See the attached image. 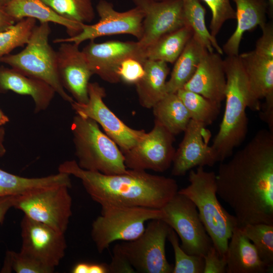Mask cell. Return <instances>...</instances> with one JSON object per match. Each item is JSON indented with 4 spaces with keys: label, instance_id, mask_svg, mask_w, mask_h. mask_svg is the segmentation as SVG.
I'll return each instance as SVG.
<instances>
[{
    "label": "cell",
    "instance_id": "e575fe53",
    "mask_svg": "<svg viewBox=\"0 0 273 273\" xmlns=\"http://www.w3.org/2000/svg\"><path fill=\"white\" fill-rule=\"evenodd\" d=\"M167 239L172 247L175 263L172 273H203L204 257L189 255L181 248L178 237L175 231L170 228Z\"/></svg>",
    "mask_w": 273,
    "mask_h": 273
},
{
    "label": "cell",
    "instance_id": "f546056e",
    "mask_svg": "<svg viewBox=\"0 0 273 273\" xmlns=\"http://www.w3.org/2000/svg\"><path fill=\"white\" fill-rule=\"evenodd\" d=\"M185 25L190 27L193 35L197 37L208 51L222 55L223 54L216 38L207 28L205 22L206 10L200 0H182Z\"/></svg>",
    "mask_w": 273,
    "mask_h": 273
},
{
    "label": "cell",
    "instance_id": "60d3db41",
    "mask_svg": "<svg viewBox=\"0 0 273 273\" xmlns=\"http://www.w3.org/2000/svg\"><path fill=\"white\" fill-rule=\"evenodd\" d=\"M109 273H132L134 269L125 257L115 247L113 249L111 261L108 264Z\"/></svg>",
    "mask_w": 273,
    "mask_h": 273
},
{
    "label": "cell",
    "instance_id": "b9f144b4",
    "mask_svg": "<svg viewBox=\"0 0 273 273\" xmlns=\"http://www.w3.org/2000/svg\"><path fill=\"white\" fill-rule=\"evenodd\" d=\"M259 117L267 124L269 130L273 132V99L265 100Z\"/></svg>",
    "mask_w": 273,
    "mask_h": 273
},
{
    "label": "cell",
    "instance_id": "8fae6325",
    "mask_svg": "<svg viewBox=\"0 0 273 273\" xmlns=\"http://www.w3.org/2000/svg\"><path fill=\"white\" fill-rule=\"evenodd\" d=\"M99 20L95 24H84L78 34L64 38H56L54 43L72 42L79 46L87 40H94L101 36L130 34L139 40L142 37L144 14L137 7L125 12H118L113 5L100 0L96 7Z\"/></svg>",
    "mask_w": 273,
    "mask_h": 273
},
{
    "label": "cell",
    "instance_id": "bcb514c9",
    "mask_svg": "<svg viewBox=\"0 0 273 273\" xmlns=\"http://www.w3.org/2000/svg\"><path fill=\"white\" fill-rule=\"evenodd\" d=\"M89 263L80 262L75 264L71 269L72 273H88Z\"/></svg>",
    "mask_w": 273,
    "mask_h": 273
},
{
    "label": "cell",
    "instance_id": "f6af8a7d",
    "mask_svg": "<svg viewBox=\"0 0 273 273\" xmlns=\"http://www.w3.org/2000/svg\"><path fill=\"white\" fill-rule=\"evenodd\" d=\"M88 273H109L108 264L89 263Z\"/></svg>",
    "mask_w": 273,
    "mask_h": 273
},
{
    "label": "cell",
    "instance_id": "c3c4849f",
    "mask_svg": "<svg viewBox=\"0 0 273 273\" xmlns=\"http://www.w3.org/2000/svg\"><path fill=\"white\" fill-rule=\"evenodd\" d=\"M9 121V117L0 109V126L6 124Z\"/></svg>",
    "mask_w": 273,
    "mask_h": 273
},
{
    "label": "cell",
    "instance_id": "7c38bea8",
    "mask_svg": "<svg viewBox=\"0 0 273 273\" xmlns=\"http://www.w3.org/2000/svg\"><path fill=\"white\" fill-rule=\"evenodd\" d=\"M88 95L86 103L80 104L74 101L70 104L76 114L95 121L122 153L132 147L145 131L129 127L106 106L103 101L105 89L98 83H89Z\"/></svg>",
    "mask_w": 273,
    "mask_h": 273
},
{
    "label": "cell",
    "instance_id": "603a6c76",
    "mask_svg": "<svg viewBox=\"0 0 273 273\" xmlns=\"http://www.w3.org/2000/svg\"><path fill=\"white\" fill-rule=\"evenodd\" d=\"M236 4V28L222 47L227 56H238L244 34L266 23L267 0H233Z\"/></svg>",
    "mask_w": 273,
    "mask_h": 273
},
{
    "label": "cell",
    "instance_id": "f1b7e54d",
    "mask_svg": "<svg viewBox=\"0 0 273 273\" xmlns=\"http://www.w3.org/2000/svg\"><path fill=\"white\" fill-rule=\"evenodd\" d=\"M193 35L191 29L185 25L162 36L145 48L147 59L174 63Z\"/></svg>",
    "mask_w": 273,
    "mask_h": 273
},
{
    "label": "cell",
    "instance_id": "cb8c5ba5",
    "mask_svg": "<svg viewBox=\"0 0 273 273\" xmlns=\"http://www.w3.org/2000/svg\"><path fill=\"white\" fill-rule=\"evenodd\" d=\"M3 6L16 21L25 18H32L38 20L40 23H57L66 28L69 37L79 33L84 24L62 17L41 0H10Z\"/></svg>",
    "mask_w": 273,
    "mask_h": 273
},
{
    "label": "cell",
    "instance_id": "1f68e13d",
    "mask_svg": "<svg viewBox=\"0 0 273 273\" xmlns=\"http://www.w3.org/2000/svg\"><path fill=\"white\" fill-rule=\"evenodd\" d=\"M241 229L254 246L261 260L272 269L273 224L263 223L248 224Z\"/></svg>",
    "mask_w": 273,
    "mask_h": 273
},
{
    "label": "cell",
    "instance_id": "484cf974",
    "mask_svg": "<svg viewBox=\"0 0 273 273\" xmlns=\"http://www.w3.org/2000/svg\"><path fill=\"white\" fill-rule=\"evenodd\" d=\"M206 51L200 40L193 35L174 63L170 78L166 83L167 94L176 93L191 79Z\"/></svg>",
    "mask_w": 273,
    "mask_h": 273
},
{
    "label": "cell",
    "instance_id": "7bdbcfd3",
    "mask_svg": "<svg viewBox=\"0 0 273 273\" xmlns=\"http://www.w3.org/2000/svg\"><path fill=\"white\" fill-rule=\"evenodd\" d=\"M14 196L0 198V223L4 220L9 210L13 207Z\"/></svg>",
    "mask_w": 273,
    "mask_h": 273
},
{
    "label": "cell",
    "instance_id": "ac0fdd59",
    "mask_svg": "<svg viewBox=\"0 0 273 273\" xmlns=\"http://www.w3.org/2000/svg\"><path fill=\"white\" fill-rule=\"evenodd\" d=\"M57 56L58 74L64 88L75 101L86 103L89 80L94 74L79 46L72 42L61 43Z\"/></svg>",
    "mask_w": 273,
    "mask_h": 273
},
{
    "label": "cell",
    "instance_id": "e0dca14e",
    "mask_svg": "<svg viewBox=\"0 0 273 273\" xmlns=\"http://www.w3.org/2000/svg\"><path fill=\"white\" fill-rule=\"evenodd\" d=\"M144 14L140 46L146 48L162 36L185 26L182 0H132Z\"/></svg>",
    "mask_w": 273,
    "mask_h": 273
},
{
    "label": "cell",
    "instance_id": "7dc6e473",
    "mask_svg": "<svg viewBox=\"0 0 273 273\" xmlns=\"http://www.w3.org/2000/svg\"><path fill=\"white\" fill-rule=\"evenodd\" d=\"M5 135V130L3 127H0V157L3 156L6 153V149L4 145Z\"/></svg>",
    "mask_w": 273,
    "mask_h": 273
},
{
    "label": "cell",
    "instance_id": "4fadbf2b",
    "mask_svg": "<svg viewBox=\"0 0 273 273\" xmlns=\"http://www.w3.org/2000/svg\"><path fill=\"white\" fill-rule=\"evenodd\" d=\"M174 135L155 121L151 131L145 132L132 147L123 153L126 167L160 172L167 170L174 156Z\"/></svg>",
    "mask_w": 273,
    "mask_h": 273
},
{
    "label": "cell",
    "instance_id": "9a60e30c",
    "mask_svg": "<svg viewBox=\"0 0 273 273\" xmlns=\"http://www.w3.org/2000/svg\"><path fill=\"white\" fill-rule=\"evenodd\" d=\"M21 230L20 251L55 269L65 254V234L25 215L21 222Z\"/></svg>",
    "mask_w": 273,
    "mask_h": 273
},
{
    "label": "cell",
    "instance_id": "ab89813d",
    "mask_svg": "<svg viewBox=\"0 0 273 273\" xmlns=\"http://www.w3.org/2000/svg\"><path fill=\"white\" fill-rule=\"evenodd\" d=\"M260 28L262 35L257 40L254 50L260 55L273 58L272 24L266 23Z\"/></svg>",
    "mask_w": 273,
    "mask_h": 273
},
{
    "label": "cell",
    "instance_id": "5b68a950",
    "mask_svg": "<svg viewBox=\"0 0 273 273\" xmlns=\"http://www.w3.org/2000/svg\"><path fill=\"white\" fill-rule=\"evenodd\" d=\"M71 130L76 162L81 168L108 175L127 171L120 148L95 121L76 114Z\"/></svg>",
    "mask_w": 273,
    "mask_h": 273
},
{
    "label": "cell",
    "instance_id": "681fc988",
    "mask_svg": "<svg viewBox=\"0 0 273 273\" xmlns=\"http://www.w3.org/2000/svg\"><path fill=\"white\" fill-rule=\"evenodd\" d=\"M268 4V9L270 14L272 15L273 11V0H267Z\"/></svg>",
    "mask_w": 273,
    "mask_h": 273
},
{
    "label": "cell",
    "instance_id": "ba28073f",
    "mask_svg": "<svg viewBox=\"0 0 273 273\" xmlns=\"http://www.w3.org/2000/svg\"><path fill=\"white\" fill-rule=\"evenodd\" d=\"M70 188L60 185L14 196L13 207L29 218L65 234L72 214Z\"/></svg>",
    "mask_w": 273,
    "mask_h": 273
},
{
    "label": "cell",
    "instance_id": "d590c367",
    "mask_svg": "<svg viewBox=\"0 0 273 273\" xmlns=\"http://www.w3.org/2000/svg\"><path fill=\"white\" fill-rule=\"evenodd\" d=\"M52 273L54 269L49 267L34 258L20 251L6 252L1 272Z\"/></svg>",
    "mask_w": 273,
    "mask_h": 273
},
{
    "label": "cell",
    "instance_id": "6da1fadb",
    "mask_svg": "<svg viewBox=\"0 0 273 273\" xmlns=\"http://www.w3.org/2000/svg\"><path fill=\"white\" fill-rule=\"evenodd\" d=\"M217 195L233 209L239 227L273 224V132L261 129L216 174Z\"/></svg>",
    "mask_w": 273,
    "mask_h": 273
},
{
    "label": "cell",
    "instance_id": "f907efd6",
    "mask_svg": "<svg viewBox=\"0 0 273 273\" xmlns=\"http://www.w3.org/2000/svg\"><path fill=\"white\" fill-rule=\"evenodd\" d=\"M10 0H0V6H3Z\"/></svg>",
    "mask_w": 273,
    "mask_h": 273
},
{
    "label": "cell",
    "instance_id": "f35d334b",
    "mask_svg": "<svg viewBox=\"0 0 273 273\" xmlns=\"http://www.w3.org/2000/svg\"><path fill=\"white\" fill-rule=\"evenodd\" d=\"M203 273H225L226 262L225 256L219 255L213 245L204 256Z\"/></svg>",
    "mask_w": 273,
    "mask_h": 273
},
{
    "label": "cell",
    "instance_id": "ffe728a7",
    "mask_svg": "<svg viewBox=\"0 0 273 273\" xmlns=\"http://www.w3.org/2000/svg\"><path fill=\"white\" fill-rule=\"evenodd\" d=\"M239 56L248 81L250 110L259 111L261 99H273V58L260 55L254 50Z\"/></svg>",
    "mask_w": 273,
    "mask_h": 273
},
{
    "label": "cell",
    "instance_id": "d4e9b609",
    "mask_svg": "<svg viewBox=\"0 0 273 273\" xmlns=\"http://www.w3.org/2000/svg\"><path fill=\"white\" fill-rule=\"evenodd\" d=\"M144 70L143 77L135 85L140 105L151 109L167 94L166 83L169 69L165 62L147 59Z\"/></svg>",
    "mask_w": 273,
    "mask_h": 273
},
{
    "label": "cell",
    "instance_id": "7a4b0ae2",
    "mask_svg": "<svg viewBox=\"0 0 273 273\" xmlns=\"http://www.w3.org/2000/svg\"><path fill=\"white\" fill-rule=\"evenodd\" d=\"M58 172L79 178L91 198L101 206H140L161 209L178 192L176 181L170 177L127 169L123 173L104 174L81 168L76 161L67 160Z\"/></svg>",
    "mask_w": 273,
    "mask_h": 273
},
{
    "label": "cell",
    "instance_id": "7402d4cb",
    "mask_svg": "<svg viewBox=\"0 0 273 273\" xmlns=\"http://www.w3.org/2000/svg\"><path fill=\"white\" fill-rule=\"evenodd\" d=\"M230 240L225 254L226 273H265L271 270L241 228L234 229Z\"/></svg>",
    "mask_w": 273,
    "mask_h": 273
},
{
    "label": "cell",
    "instance_id": "4dcf8cb0",
    "mask_svg": "<svg viewBox=\"0 0 273 273\" xmlns=\"http://www.w3.org/2000/svg\"><path fill=\"white\" fill-rule=\"evenodd\" d=\"M176 93L186 107L191 119L207 126L216 120L220 113V103L184 88Z\"/></svg>",
    "mask_w": 273,
    "mask_h": 273
},
{
    "label": "cell",
    "instance_id": "52a82bcc",
    "mask_svg": "<svg viewBox=\"0 0 273 273\" xmlns=\"http://www.w3.org/2000/svg\"><path fill=\"white\" fill-rule=\"evenodd\" d=\"M93 222L91 237L101 253L115 241H130L144 232L145 222L162 219V210L140 206L106 205Z\"/></svg>",
    "mask_w": 273,
    "mask_h": 273
},
{
    "label": "cell",
    "instance_id": "2e32d148",
    "mask_svg": "<svg viewBox=\"0 0 273 273\" xmlns=\"http://www.w3.org/2000/svg\"><path fill=\"white\" fill-rule=\"evenodd\" d=\"M184 132L183 139L175 150L172 175L183 176L194 167H211L219 162L215 150L209 145L212 135L207 126L191 119Z\"/></svg>",
    "mask_w": 273,
    "mask_h": 273
},
{
    "label": "cell",
    "instance_id": "8d00e7d4",
    "mask_svg": "<svg viewBox=\"0 0 273 273\" xmlns=\"http://www.w3.org/2000/svg\"><path fill=\"white\" fill-rule=\"evenodd\" d=\"M210 8L212 17L210 23V32L216 38L225 21L236 18V12L230 0H202Z\"/></svg>",
    "mask_w": 273,
    "mask_h": 273
},
{
    "label": "cell",
    "instance_id": "30bf717a",
    "mask_svg": "<svg viewBox=\"0 0 273 273\" xmlns=\"http://www.w3.org/2000/svg\"><path fill=\"white\" fill-rule=\"evenodd\" d=\"M161 210L164 213L162 220L176 233L183 250L204 257L213 243L194 203L177 192Z\"/></svg>",
    "mask_w": 273,
    "mask_h": 273
},
{
    "label": "cell",
    "instance_id": "836d02e7",
    "mask_svg": "<svg viewBox=\"0 0 273 273\" xmlns=\"http://www.w3.org/2000/svg\"><path fill=\"white\" fill-rule=\"evenodd\" d=\"M36 21L34 18H25L0 32V60L14 49L28 43Z\"/></svg>",
    "mask_w": 273,
    "mask_h": 273
},
{
    "label": "cell",
    "instance_id": "277c9868",
    "mask_svg": "<svg viewBox=\"0 0 273 273\" xmlns=\"http://www.w3.org/2000/svg\"><path fill=\"white\" fill-rule=\"evenodd\" d=\"M189 185L178 191L196 205L200 218L213 245L221 256H225L234 229L238 226L235 215L230 214L217 197L216 173L204 167L191 169Z\"/></svg>",
    "mask_w": 273,
    "mask_h": 273
},
{
    "label": "cell",
    "instance_id": "3957f363",
    "mask_svg": "<svg viewBox=\"0 0 273 273\" xmlns=\"http://www.w3.org/2000/svg\"><path fill=\"white\" fill-rule=\"evenodd\" d=\"M223 63L226 77L224 111L211 145L219 162L231 156L234 149L245 140L248 129L246 110L250 109L251 105L247 77L239 55L227 56Z\"/></svg>",
    "mask_w": 273,
    "mask_h": 273
},
{
    "label": "cell",
    "instance_id": "9c48e42d",
    "mask_svg": "<svg viewBox=\"0 0 273 273\" xmlns=\"http://www.w3.org/2000/svg\"><path fill=\"white\" fill-rule=\"evenodd\" d=\"M170 227L161 219L150 220L137 239L115 245L135 271L143 273H172L167 260L166 240Z\"/></svg>",
    "mask_w": 273,
    "mask_h": 273
},
{
    "label": "cell",
    "instance_id": "4316f807",
    "mask_svg": "<svg viewBox=\"0 0 273 273\" xmlns=\"http://www.w3.org/2000/svg\"><path fill=\"white\" fill-rule=\"evenodd\" d=\"M70 175L58 173L41 177L20 176L0 169V198L21 195L35 189L66 185L71 187Z\"/></svg>",
    "mask_w": 273,
    "mask_h": 273
},
{
    "label": "cell",
    "instance_id": "ee69618b",
    "mask_svg": "<svg viewBox=\"0 0 273 273\" xmlns=\"http://www.w3.org/2000/svg\"><path fill=\"white\" fill-rule=\"evenodd\" d=\"M16 22L5 11L3 6H0V32L7 29Z\"/></svg>",
    "mask_w": 273,
    "mask_h": 273
},
{
    "label": "cell",
    "instance_id": "8992f818",
    "mask_svg": "<svg viewBox=\"0 0 273 273\" xmlns=\"http://www.w3.org/2000/svg\"><path fill=\"white\" fill-rule=\"evenodd\" d=\"M50 33L49 23L36 25L22 51L16 54H8L0 61L24 75L45 81L64 101L71 104L74 100L66 93L60 81L57 52L49 42Z\"/></svg>",
    "mask_w": 273,
    "mask_h": 273
},
{
    "label": "cell",
    "instance_id": "44dd1931",
    "mask_svg": "<svg viewBox=\"0 0 273 273\" xmlns=\"http://www.w3.org/2000/svg\"><path fill=\"white\" fill-rule=\"evenodd\" d=\"M9 90L31 96L34 102V112L46 109L56 93L45 81L24 75L13 68L0 67V93Z\"/></svg>",
    "mask_w": 273,
    "mask_h": 273
},
{
    "label": "cell",
    "instance_id": "83f0119b",
    "mask_svg": "<svg viewBox=\"0 0 273 273\" xmlns=\"http://www.w3.org/2000/svg\"><path fill=\"white\" fill-rule=\"evenodd\" d=\"M152 109L155 121L174 136L184 132L191 120L186 107L176 93L166 94Z\"/></svg>",
    "mask_w": 273,
    "mask_h": 273
},
{
    "label": "cell",
    "instance_id": "d6986e66",
    "mask_svg": "<svg viewBox=\"0 0 273 273\" xmlns=\"http://www.w3.org/2000/svg\"><path fill=\"white\" fill-rule=\"evenodd\" d=\"M183 88L217 103L224 100L226 77L221 55L206 51L195 74Z\"/></svg>",
    "mask_w": 273,
    "mask_h": 273
},
{
    "label": "cell",
    "instance_id": "5bb4252c",
    "mask_svg": "<svg viewBox=\"0 0 273 273\" xmlns=\"http://www.w3.org/2000/svg\"><path fill=\"white\" fill-rule=\"evenodd\" d=\"M82 52L93 74L110 83L120 82L118 70L124 60L133 58L144 62L147 60L145 49L138 41L96 43L90 40Z\"/></svg>",
    "mask_w": 273,
    "mask_h": 273
},
{
    "label": "cell",
    "instance_id": "74e56055",
    "mask_svg": "<svg viewBox=\"0 0 273 273\" xmlns=\"http://www.w3.org/2000/svg\"><path fill=\"white\" fill-rule=\"evenodd\" d=\"M145 62H142L133 58L124 60L118 70V75L120 81H122L127 84L135 85L144 74Z\"/></svg>",
    "mask_w": 273,
    "mask_h": 273
},
{
    "label": "cell",
    "instance_id": "d6a6232c",
    "mask_svg": "<svg viewBox=\"0 0 273 273\" xmlns=\"http://www.w3.org/2000/svg\"><path fill=\"white\" fill-rule=\"evenodd\" d=\"M62 17L86 24L95 18L92 0H41Z\"/></svg>",
    "mask_w": 273,
    "mask_h": 273
}]
</instances>
